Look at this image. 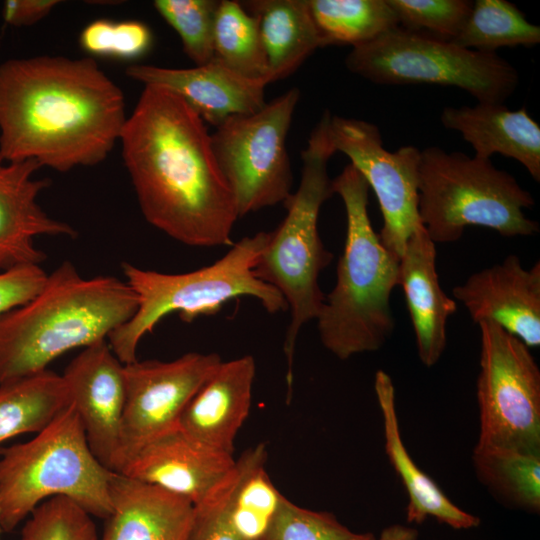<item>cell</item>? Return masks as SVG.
<instances>
[{
  "label": "cell",
  "instance_id": "obj_23",
  "mask_svg": "<svg viewBox=\"0 0 540 540\" xmlns=\"http://www.w3.org/2000/svg\"><path fill=\"white\" fill-rule=\"evenodd\" d=\"M374 389L382 416L385 453L408 497L406 521L422 524L432 517L456 530L478 527L480 518L454 504L433 478L418 467L406 449L400 432L394 384L385 371L376 372Z\"/></svg>",
  "mask_w": 540,
  "mask_h": 540
},
{
  "label": "cell",
  "instance_id": "obj_24",
  "mask_svg": "<svg viewBox=\"0 0 540 540\" xmlns=\"http://www.w3.org/2000/svg\"><path fill=\"white\" fill-rule=\"evenodd\" d=\"M240 2L257 19L269 83L290 76L317 48L323 47L308 0Z\"/></svg>",
  "mask_w": 540,
  "mask_h": 540
},
{
  "label": "cell",
  "instance_id": "obj_14",
  "mask_svg": "<svg viewBox=\"0 0 540 540\" xmlns=\"http://www.w3.org/2000/svg\"><path fill=\"white\" fill-rule=\"evenodd\" d=\"M235 469L233 455L201 445L177 426L139 447L117 472L184 497L197 507L221 493Z\"/></svg>",
  "mask_w": 540,
  "mask_h": 540
},
{
  "label": "cell",
  "instance_id": "obj_4",
  "mask_svg": "<svg viewBox=\"0 0 540 540\" xmlns=\"http://www.w3.org/2000/svg\"><path fill=\"white\" fill-rule=\"evenodd\" d=\"M369 189L350 163L332 180L346 211V238L335 286L316 320L323 346L340 360L379 350L395 326L390 297L398 286L399 258L372 227Z\"/></svg>",
  "mask_w": 540,
  "mask_h": 540
},
{
  "label": "cell",
  "instance_id": "obj_28",
  "mask_svg": "<svg viewBox=\"0 0 540 540\" xmlns=\"http://www.w3.org/2000/svg\"><path fill=\"white\" fill-rule=\"evenodd\" d=\"M322 45L368 43L399 26L387 0H308Z\"/></svg>",
  "mask_w": 540,
  "mask_h": 540
},
{
  "label": "cell",
  "instance_id": "obj_12",
  "mask_svg": "<svg viewBox=\"0 0 540 540\" xmlns=\"http://www.w3.org/2000/svg\"><path fill=\"white\" fill-rule=\"evenodd\" d=\"M329 132L335 151L344 153L364 177L379 202L384 246L398 258L421 224L418 212L420 151L403 146L395 152L383 146L377 125L331 115Z\"/></svg>",
  "mask_w": 540,
  "mask_h": 540
},
{
  "label": "cell",
  "instance_id": "obj_29",
  "mask_svg": "<svg viewBox=\"0 0 540 540\" xmlns=\"http://www.w3.org/2000/svg\"><path fill=\"white\" fill-rule=\"evenodd\" d=\"M214 57L237 73L269 83V70L257 19L240 1L218 3L213 32Z\"/></svg>",
  "mask_w": 540,
  "mask_h": 540
},
{
  "label": "cell",
  "instance_id": "obj_19",
  "mask_svg": "<svg viewBox=\"0 0 540 540\" xmlns=\"http://www.w3.org/2000/svg\"><path fill=\"white\" fill-rule=\"evenodd\" d=\"M255 359L222 361L183 410L178 426L194 441L233 455L234 440L251 406Z\"/></svg>",
  "mask_w": 540,
  "mask_h": 540
},
{
  "label": "cell",
  "instance_id": "obj_20",
  "mask_svg": "<svg viewBox=\"0 0 540 540\" xmlns=\"http://www.w3.org/2000/svg\"><path fill=\"white\" fill-rule=\"evenodd\" d=\"M398 286L404 291L419 359L432 367L445 350L447 321L457 305L440 285L435 243L422 224L411 234L399 258Z\"/></svg>",
  "mask_w": 540,
  "mask_h": 540
},
{
  "label": "cell",
  "instance_id": "obj_3",
  "mask_svg": "<svg viewBox=\"0 0 540 540\" xmlns=\"http://www.w3.org/2000/svg\"><path fill=\"white\" fill-rule=\"evenodd\" d=\"M137 307L126 281L85 278L64 261L32 299L0 315V384L46 370L72 349L107 340Z\"/></svg>",
  "mask_w": 540,
  "mask_h": 540
},
{
  "label": "cell",
  "instance_id": "obj_31",
  "mask_svg": "<svg viewBox=\"0 0 540 540\" xmlns=\"http://www.w3.org/2000/svg\"><path fill=\"white\" fill-rule=\"evenodd\" d=\"M217 0H155L159 15L176 31L184 53L195 66L214 58L213 32Z\"/></svg>",
  "mask_w": 540,
  "mask_h": 540
},
{
  "label": "cell",
  "instance_id": "obj_34",
  "mask_svg": "<svg viewBox=\"0 0 540 540\" xmlns=\"http://www.w3.org/2000/svg\"><path fill=\"white\" fill-rule=\"evenodd\" d=\"M387 1L400 27L450 42L461 32L473 6L468 0Z\"/></svg>",
  "mask_w": 540,
  "mask_h": 540
},
{
  "label": "cell",
  "instance_id": "obj_27",
  "mask_svg": "<svg viewBox=\"0 0 540 540\" xmlns=\"http://www.w3.org/2000/svg\"><path fill=\"white\" fill-rule=\"evenodd\" d=\"M472 464L480 483L502 504L540 511V455L475 445Z\"/></svg>",
  "mask_w": 540,
  "mask_h": 540
},
{
  "label": "cell",
  "instance_id": "obj_26",
  "mask_svg": "<svg viewBox=\"0 0 540 540\" xmlns=\"http://www.w3.org/2000/svg\"><path fill=\"white\" fill-rule=\"evenodd\" d=\"M70 404L62 377L49 369L0 384V444L38 433Z\"/></svg>",
  "mask_w": 540,
  "mask_h": 540
},
{
  "label": "cell",
  "instance_id": "obj_21",
  "mask_svg": "<svg viewBox=\"0 0 540 540\" xmlns=\"http://www.w3.org/2000/svg\"><path fill=\"white\" fill-rule=\"evenodd\" d=\"M109 494L100 540H187L195 507L186 498L118 472L110 476Z\"/></svg>",
  "mask_w": 540,
  "mask_h": 540
},
{
  "label": "cell",
  "instance_id": "obj_32",
  "mask_svg": "<svg viewBox=\"0 0 540 540\" xmlns=\"http://www.w3.org/2000/svg\"><path fill=\"white\" fill-rule=\"evenodd\" d=\"M151 29L140 20L91 21L79 35V45L94 57L135 61L147 55L153 46Z\"/></svg>",
  "mask_w": 540,
  "mask_h": 540
},
{
  "label": "cell",
  "instance_id": "obj_2",
  "mask_svg": "<svg viewBox=\"0 0 540 540\" xmlns=\"http://www.w3.org/2000/svg\"><path fill=\"white\" fill-rule=\"evenodd\" d=\"M122 90L93 58L0 65V157L68 172L104 161L126 122Z\"/></svg>",
  "mask_w": 540,
  "mask_h": 540
},
{
  "label": "cell",
  "instance_id": "obj_1",
  "mask_svg": "<svg viewBox=\"0 0 540 540\" xmlns=\"http://www.w3.org/2000/svg\"><path fill=\"white\" fill-rule=\"evenodd\" d=\"M146 221L188 246L232 245L239 218L205 122L175 93L144 85L120 139Z\"/></svg>",
  "mask_w": 540,
  "mask_h": 540
},
{
  "label": "cell",
  "instance_id": "obj_18",
  "mask_svg": "<svg viewBox=\"0 0 540 540\" xmlns=\"http://www.w3.org/2000/svg\"><path fill=\"white\" fill-rule=\"evenodd\" d=\"M41 166L34 160L7 162L0 157V272L23 265H40L44 251L37 236L76 238L77 231L66 222L51 218L37 203L50 179L34 177Z\"/></svg>",
  "mask_w": 540,
  "mask_h": 540
},
{
  "label": "cell",
  "instance_id": "obj_8",
  "mask_svg": "<svg viewBox=\"0 0 540 540\" xmlns=\"http://www.w3.org/2000/svg\"><path fill=\"white\" fill-rule=\"evenodd\" d=\"M418 191L419 218L434 243L455 242L470 225L504 237L539 231L524 214L534 205L532 194L491 159L427 147L420 151Z\"/></svg>",
  "mask_w": 540,
  "mask_h": 540
},
{
  "label": "cell",
  "instance_id": "obj_16",
  "mask_svg": "<svg viewBox=\"0 0 540 540\" xmlns=\"http://www.w3.org/2000/svg\"><path fill=\"white\" fill-rule=\"evenodd\" d=\"M475 323L491 320L527 347L540 345V262L523 267L516 255L472 274L452 290Z\"/></svg>",
  "mask_w": 540,
  "mask_h": 540
},
{
  "label": "cell",
  "instance_id": "obj_37",
  "mask_svg": "<svg viewBox=\"0 0 540 540\" xmlns=\"http://www.w3.org/2000/svg\"><path fill=\"white\" fill-rule=\"evenodd\" d=\"M48 274L40 265H23L0 272V315L32 299Z\"/></svg>",
  "mask_w": 540,
  "mask_h": 540
},
{
  "label": "cell",
  "instance_id": "obj_35",
  "mask_svg": "<svg viewBox=\"0 0 540 540\" xmlns=\"http://www.w3.org/2000/svg\"><path fill=\"white\" fill-rule=\"evenodd\" d=\"M371 532L359 533L342 524L332 513L300 507L284 498L262 540H376Z\"/></svg>",
  "mask_w": 540,
  "mask_h": 540
},
{
  "label": "cell",
  "instance_id": "obj_13",
  "mask_svg": "<svg viewBox=\"0 0 540 540\" xmlns=\"http://www.w3.org/2000/svg\"><path fill=\"white\" fill-rule=\"evenodd\" d=\"M222 361L216 353L189 352L172 361L124 364L125 402L114 472L143 444L178 426L188 402Z\"/></svg>",
  "mask_w": 540,
  "mask_h": 540
},
{
  "label": "cell",
  "instance_id": "obj_39",
  "mask_svg": "<svg viewBox=\"0 0 540 540\" xmlns=\"http://www.w3.org/2000/svg\"><path fill=\"white\" fill-rule=\"evenodd\" d=\"M416 528L402 524H393L384 528L376 540H418Z\"/></svg>",
  "mask_w": 540,
  "mask_h": 540
},
{
  "label": "cell",
  "instance_id": "obj_5",
  "mask_svg": "<svg viewBox=\"0 0 540 540\" xmlns=\"http://www.w3.org/2000/svg\"><path fill=\"white\" fill-rule=\"evenodd\" d=\"M331 113L325 110L301 152L299 186L283 202L287 213L276 229L268 232L264 249L254 268L263 282L274 287L290 309L283 351L287 363V400L291 397L296 341L301 328L319 315L325 295L320 273L330 264L328 251L318 232L322 204L334 193L328 162L336 152L331 141Z\"/></svg>",
  "mask_w": 540,
  "mask_h": 540
},
{
  "label": "cell",
  "instance_id": "obj_22",
  "mask_svg": "<svg viewBox=\"0 0 540 540\" xmlns=\"http://www.w3.org/2000/svg\"><path fill=\"white\" fill-rule=\"evenodd\" d=\"M440 121L462 135L473 147L474 156L490 159L498 153L513 158L540 181V126L525 108L510 110L498 103L448 106Z\"/></svg>",
  "mask_w": 540,
  "mask_h": 540
},
{
  "label": "cell",
  "instance_id": "obj_7",
  "mask_svg": "<svg viewBox=\"0 0 540 540\" xmlns=\"http://www.w3.org/2000/svg\"><path fill=\"white\" fill-rule=\"evenodd\" d=\"M113 471L93 455L70 403L31 440L0 447V528L13 531L45 500L64 496L91 516L111 513Z\"/></svg>",
  "mask_w": 540,
  "mask_h": 540
},
{
  "label": "cell",
  "instance_id": "obj_40",
  "mask_svg": "<svg viewBox=\"0 0 540 540\" xmlns=\"http://www.w3.org/2000/svg\"><path fill=\"white\" fill-rule=\"evenodd\" d=\"M1 532H2V531H1V528H0V533H1Z\"/></svg>",
  "mask_w": 540,
  "mask_h": 540
},
{
  "label": "cell",
  "instance_id": "obj_9",
  "mask_svg": "<svg viewBox=\"0 0 540 540\" xmlns=\"http://www.w3.org/2000/svg\"><path fill=\"white\" fill-rule=\"evenodd\" d=\"M345 65L375 84L453 86L478 103L504 104L519 84L518 71L496 52L463 48L400 26L352 47Z\"/></svg>",
  "mask_w": 540,
  "mask_h": 540
},
{
  "label": "cell",
  "instance_id": "obj_6",
  "mask_svg": "<svg viewBox=\"0 0 540 540\" xmlns=\"http://www.w3.org/2000/svg\"><path fill=\"white\" fill-rule=\"evenodd\" d=\"M267 238L268 232L262 231L245 236L211 265L186 273H161L123 262L122 271L137 295L138 307L107 338L116 357L123 364L136 361L142 338L170 313H178L189 323L201 315L216 314L225 303L241 296L257 299L271 314L287 310L282 295L254 271Z\"/></svg>",
  "mask_w": 540,
  "mask_h": 540
},
{
  "label": "cell",
  "instance_id": "obj_30",
  "mask_svg": "<svg viewBox=\"0 0 540 540\" xmlns=\"http://www.w3.org/2000/svg\"><path fill=\"white\" fill-rule=\"evenodd\" d=\"M452 43L467 49L495 53L501 47L535 46L540 27L506 0H477L459 35Z\"/></svg>",
  "mask_w": 540,
  "mask_h": 540
},
{
  "label": "cell",
  "instance_id": "obj_25",
  "mask_svg": "<svg viewBox=\"0 0 540 540\" xmlns=\"http://www.w3.org/2000/svg\"><path fill=\"white\" fill-rule=\"evenodd\" d=\"M266 459V447L261 443L236 460L227 515L233 530L243 540H262L285 498L266 472Z\"/></svg>",
  "mask_w": 540,
  "mask_h": 540
},
{
  "label": "cell",
  "instance_id": "obj_11",
  "mask_svg": "<svg viewBox=\"0 0 540 540\" xmlns=\"http://www.w3.org/2000/svg\"><path fill=\"white\" fill-rule=\"evenodd\" d=\"M477 446L540 455V370L521 340L491 320L478 323Z\"/></svg>",
  "mask_w": 540,
  "mask_h": 540
},
{
  "label": "cell",
  "instance_id": "obj_36",
  "mask_svg": "<svg viewBox=\"0 0 540 540\" xmlns=\"http://www.w3.org/2000/svg\"><path fill=\"white\" fill-rule=\"evenodd\" d=\"M232 480L216 497L195 507L187 540H243L233 530L227 515V498Z\"/></svg>",
  "mask_w": 540,
  "mask_h": 540
},
{
  "label": "cell",
  "instance_id": "obj_10",
  "mask_svg": "<svg viewBox=\"0 0 540 540\" xmlns=\"http://www.w3.org/2000/svg\"><path fill=\"white\" fill-rule=\"evenodd\" d=\"M299 97L292 88L256 112L228 117L211 134L239 218L283 203L292 193L286 141Z\"/></svg>",
  "mask_w": 540,
  "mask_h": 540
},
{
  "label": "cell",
  "instance_id": "obj_15",
  "mask_svg": "<svg viewBox=\"0 0 540 540\" xmlns=\"http://www.w3.org/2000/svg\"><path fill=\"white\" fill-rule=\"evenodd\" d=\"M62 377L93 455L114 472L125 402L124 364L102 340L85 347Z\"/></svg>",
  "mask_w": 540,
  "mask_h": 540
},
{
  "label": "cell",
  "instance_id": "obj_17",
  "mask_svg": "<svg viewBox=\"0 0 540 540\" xmlns=\"http://www.w3.org/2000/svg\"><path fill=\"white\" fill-rule=\"evenodd\" d=\"M126 74L143 85L175 93L215 128L232 115L253 113L266 104L264 81L247 78L215 57L193 68L134 64Z\"/></svg>",
  "mask_w": 540,
  "mask_h": 540
},
{
  "label": "cell",
  "instance_id": "obj_38",
  "mask_svg": "<svg viewBox=\"0 0 540 540\" xmlns=\"http://www.w3.org/2000/svg\"><path fill=\"white\" fill-rule=\"evenodd\" d=\"M59 3L58 0H7L3 4V20L14 27L30 26L45 18Z\"/></svg>",
  "mask_w": 540,
  "mask_h": 540
},
{
  "label": "cell",
  "instance_id": "obj_33",
  "mask_svg": "<svg viewBox=\"0 0 540 540\" xmlns=\"http://www.w3.org/2000/svg\"><path fill=\"white\" fill-rule=\"evenodd\" d=\"M91 517L71 499L55 496L27 517L21 540H100Z\"/></svg>",
  "mask_w": 540,
  "mask_h": 540
}]
</instances>
